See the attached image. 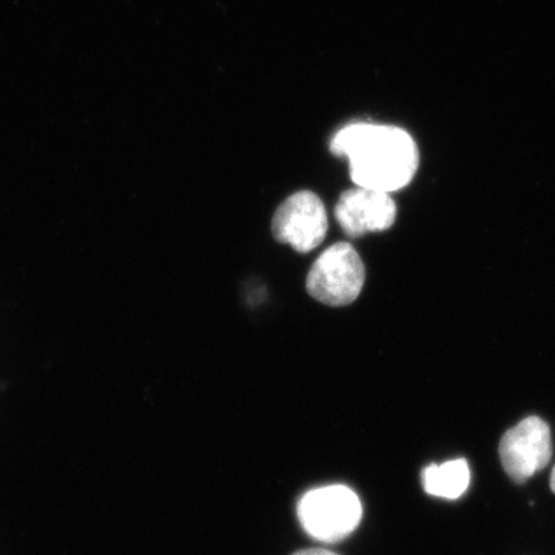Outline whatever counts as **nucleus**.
Segmentation results:
<instances>
[{
  "mask_svg": "<svg viewBox=\"0 0 555 555\" xmlns=\"http://www.w3.org/2000/svg\"><path fill=\"white\" fill-rule=\"evenodd\" d=\"M331 150L349 159L358 188L392 193L406 188L418 169V150L406 131L392 126L350 124L332 139Z\"/></svg>",
  "mask_w": 555,
  "mask_h": 555,
  "instance_id": "1",
  "label": "nucleus"
},
{
  "mask_svg": "<svg viewBox=\"0 0 555 555\" xmlns=\"http://www.w3.org/2000/svg\"><path fill=\"white\" fill-rule=\"evenodd\" d=\"M363 516L360 499L343 485L313 489L298 503L302 528L318 542L337 543L352 534Z\"/></svg>",
  "mask_w": 555,
  "mask_h": 555,
  "instance_id": "2",
  "label": "nucleus"
},
{
  "mask_svg": "<svg viewBox=\"0 0 555 555\" xmlns=\"http://www.w3.org/2000/svg\"><path fill=\"white\" fill-rule=\"evenodd\" d=\"M366 281L363 259L350 244L338 243L328 247L308 275L310 297L331 308L352 305Z\"/></svg>",
  "mask_w": 555,
  "mask_h": 555,
  "instance_id": "3",
  "label": "nucleus"
},
{
  "mask_svg": "<svg viewBox=\"0 0 555 555\" xmlns=\"http://www.w3.org/2000/svg\"><path fill=\"white\" fill-rule=\"evenodd\" d=\"M499 454L511 480L525 483L551 462L553 441L550 426L539 416L521 420L503 436Z\"/></svg>",
  "mask_w": 555,
  "mask_h": 555,
  "instance_id": "4",
  "label": "nucleus"
},
{
  "mask_svg": "<svg viewBox=\"0 0 555 555\" xmlns=\"http://www.w3.org/2000/svg\"><path fill=\"white\" fill-rule=\"evenodd\" d=\"M328 229L326 207L315 193L298 192L288 196L272 221L278 243L288 244L299 254H308L323 243Z\"/></svg>",
  "mask_w": 555,
  "mask_h": 555,
  "instance_id": "5",
  "label": "nucleus"
},
{
  "mask_svg": "<svg viewBox=\"0 0 555 555\" xmlns=\"http://www.w3.org/2000/svg\"><path fill=\"white\" fill-rule=\"evenodd\" d=\"M335 218L346 235L357 238L364 233L392 228L397 207L389 193L357 188L343 193L335 207Z\"/></svg>",
  "mask_w": 555,
  "mask_h": 555,
  "instance_id": "6",
  "label": "nucleus"
},
{
  "mask_svg": "<svg viewBox=\"0 0 555 555\" xmlns=\"http://www.w3.org/2000/svg\"><path fill=\"white\" fill-rule=\"evenodd\" d=\"M469 485L470 469L465 459L430 465L423 470V486L429 495L456 500L465 494Z\"/></svg>",
  "mask_w": 555,
  "mask_h": 555,
  "instance_id": "7",
  "label": "nucleus"
},
{
  "mask_svg": "<svg viewBox=\"0 0 555 555\" xmlns=\"http://www.w3.org/2000/svg\"><path fill=\"white\" fill-rule=\"evenodd\" d=\"M294 555H337L334 553H331V551L326 550H306V551H299V553Z\"/></svg>",
  "mask_w": 555,
  "mask_h": 555,
  "instance_id": "8",
  "label": "nucleus"
},
{
  "mask_svg": "<svg viewBox=\"0 0 555 555\" xmlns=\"http://www.w3.org/2000/svg\"><path fill=\"white\" fill-rule=\"evenodd\" d=\"M551 491L555 494V466L553 469V474H551Z\"/></svg>",
  "mask_w": 555,
  "mask_h": 555,
  "instance_id": "9",
  "label": "nucleus"
}]
</instances>
